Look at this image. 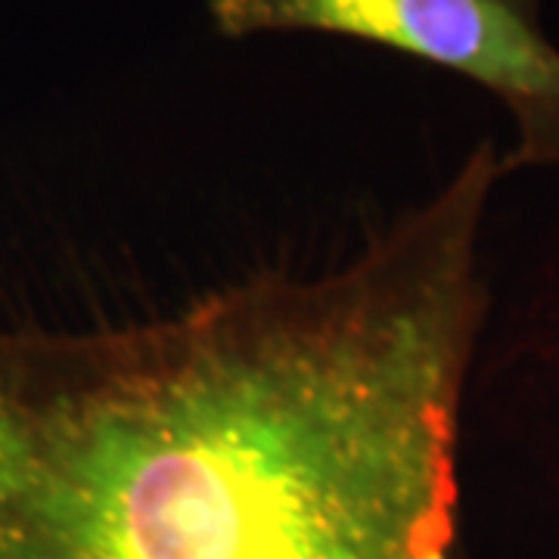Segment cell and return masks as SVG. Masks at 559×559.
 Instances as JSON below:
<instances>
[{
	"mask_svg": "<svg viewBox=\"0 0 559 559\" xmlns=\"http://www.w3.org/2000/svg\"><path fill=\"white\" fill-rule=\"evenodd\" d=\"M500 156L348 264L178 314L0 330V559H460Z\"/></svg>",
	"mask_w": 559,
	"mask_h": 559,
	"instance_id": "obj_1",
	"label": "cell"
},
{
	"mask_svg": "<svg viewBox=\"0 0 559 559\" xmlns=\"http://www.w3.org/2000/svg\"><path fill=\"white\" fill-rule=\"evenodd\" d=\"M544 0H205L215 35H333L439 66L488 91L516 124L500 171L559 168V47Z\"/></svg>",
	"mask_w": 559,
	"mask_h": 559,
	"instance_id": "obj_2",
	"label": "cell"
}]
</instances>
